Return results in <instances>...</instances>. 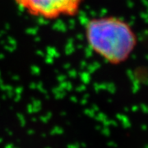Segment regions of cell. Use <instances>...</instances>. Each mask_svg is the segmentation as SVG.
Segmentation results:
<instances>
[{"label": "cell", "instance_id": "cell-1", "mask_svg": "<svg viewBox=\"0 0 148 148\" xmlns=\"http://www.w3.org/2000/svg\"><path fill=\"white\" fill-rule=\"evenodd\" d=\"M84 36L88 47L111 65L127 62L138 46V36L126 20L117 16H95L86 22Z\"/></svg>", "mask_w": 148, "mask_h": 148}, {"label": "cell", "instance_id": "cell-2", "mask_svg": "<svg viewBox=\"0 0 148 148\" xmlns=\"http://www.w3.org/2000/svg\"><path fill=\"white\" fill-rule=\"evenodd\" d=\"M27 14L52 21L62 17H73L79 12L84 0H14Z\"/></svg>", "mask_w": 148, "mask_h": 148}]
</instances>
